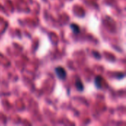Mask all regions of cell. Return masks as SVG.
Masks as SVG:
<instances>
[{
    "instance_id": "cell-3",
    "label": "cell",
    "mask_w": 126,
    "mask_h": 126,
    "mask_svg": "<svg viewBox=\"0 0 126 126\" xmlns=\"http://www.w3.org/2000/svg\"><path fill=\"white\" fill-rule=\"evenodd\" d=\"M102 77L101 76H97L95 78V80H94V84H95V86L97 88V89H100L101 88V85H102Z\"/></svg>"
},
{
    "instance_id": "cell-1",
    "label": "cell",
    "mask_w": 126,
    "mask_h": 126,
    "mask_svg": "<svg viewBox=\"0 0 126 126\" xmlns=\"http://www.w3.org/2000/svg\"><path fill=\"white\" fill-rule=\"evenodd\" d=\"M55 72L57 77L60 80H65L66 79V72L63 67H61V66L56 67L55 69Z\"/></svg>"
},
{
    "instance_id": "cell-2",
    "label": "cell",
    "mask_w": 126,
    "mask_h": 126,
    "mask_svg": "<svg viewBox=\"0 0 126 126\" xmlns=\"http://www.w3.org/2000/svg\"><path fill=\"white\" fill-rule=\"evenodd\" d=\"M75 86L77 88V89L80 92H82L83 91L84 89V86H83V84L81 81V80L80 78H78L76 80V82H75Z\"/></svg>"
},
{
    "instance_id": "cell-4",
    "label": "cell",
    "mask_w": 126,
    "mask_h": 126,
    "mask_svg": "<svg viewBox=\"0 0 126 126\" xmlns=\"http://www.w3.org/2000/svg\"><path fill=\"white\" fill-rule=\"evenodd\" d=\"M70 28L75 34H78L80 32V27L75 24H72L70 25Z\"/></svg>"
}]
</instances>
